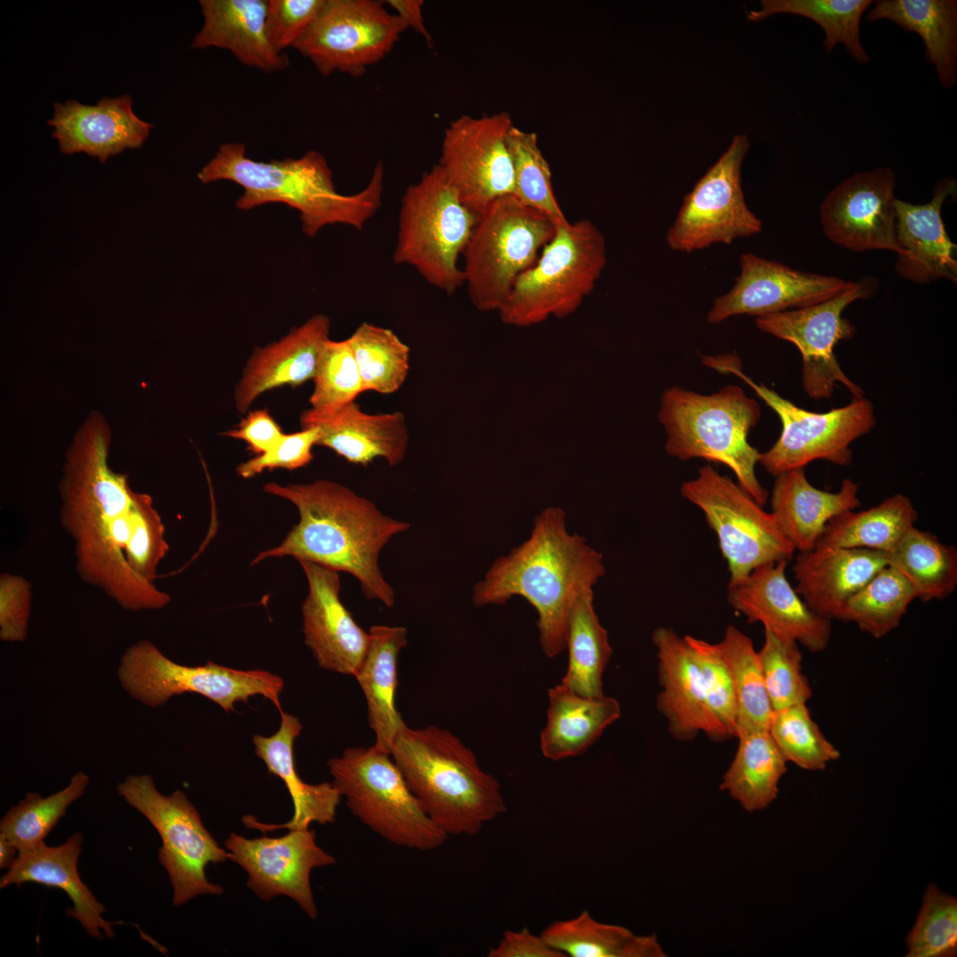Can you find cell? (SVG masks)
I'll list each match as a JSON object with an SVG mask.
<instances>
[{"mask_svg": "<svg viewBox=\"0 0 957 957\" xmlns=\"http://www.w3.org/2000/svg\"><path fill=\"white\" fill-rule=\"evenodd\" d=\"M111 440L105 417L92 412L66 454L60 521L83 581L126 611L159 610L170 602L154 584L169 548L165 527L152 498L110 468Z\"/></svg>", "mask_w": 957, "mask_h": 957, "instance_id": "cell-1", "label": "cell"}, {"mask_svg": "<svg viewBox=\"0 0 957 957\" xmlns=\"http://www.w3.org/2000/svg\"><path fill=\"white\" fill-rule=\"evenodd\" d=\"M263 490L295 505L300 521L279 545L260 552L251 564L287 556L313 562L348 572L366 598L394 605L395 592L383 576L378 556L394 535L410 527L408 522L385 515L369 499L332 480L268 482Z\"/></svg>", "mask_w": 957, "mask_h": 957, "instance_id": "cell-2", "label": "cell"}, {"mask_svg": "<svg viewBox=\"0 0 957 957\" xmlns=\"http://www.w3.org/2000/svg\"><path fill=\"white\" fill-rule=\"evenodd\" d=\"M603 555L566 528L558 507L541 510L530 536L506 556L496 558L473 587L477 607L525 598L538 614L541 649L555 657L566 649L569 615L575 599L605 575Z\"/></svg>", "mask_w": 957, "mask_h": 957, "instance_id": "cell-3", "label": "cell"}, {"mask_svg": "<svg viewBox=\"0 0 957 957\" xmlns=\"http://www.w3.org/2000/svg\"><path fill=\"white\" fill-rule=\"evenodd\" d=\"M197 177L203 183L230 181L241 186L244 191L236 201L240 210L269 203L297 209L303 233L313 237L332 224L362 230L382 206L385 168L377 161L365 188L343 195L337 191L332 171L319 152L266 162L249 158L244 144L228 143L218 148Z\"/></svg>", "mask_w": 957, "mask_h": 957, "instance_id": "cell-4", "label": "cell"}, {"mask_svg": "<svg viewBox=\"0 0 957 957\" xmlns=\"http://www.w3.org/2000/svg\"><path fill=\"white\" fill-rule=\"evenodd\" d=\"M391 756L425 813L448 836H475L507 811L497 779L448 730L407 726Z\"/></svg>", "mask_w": 957, "mask_h": 957, "instance_id": "cell-5", "label": "cell"}, {"mask_svg": "<svg viewBox=\"0 0 957 957\" xmlns=\"http://www.w3.org/2000/svg\"><path fill=\"white\" fill-rule=\"evenodd\" d=\"M760 416L758 401L736 385H726L711 394L670 387L663 393L658 410L670 455L727 465L739 486L763 506L768 493L755 471L760 453L748 441Z\"/></svg>", "mask_w": 957, "mask_h": 957, "instance_id": "cell-6", "label": "cell"}, {"mask_svg": "<svg viewBox=\"0 0 957 957\" xmlns=\"http://www.w3.org/2000/svg\"><path fill=\"white\" fill-rule=\"evenodd\" d=\"M606 240L590 220L557 224L536 262L516 281L499 310L502 323L525 327L564 318L595 289L606 266Z\"/></svg>", "mask_w": 957, "mask_h": 957, "instance_id": "cell-7", "label": "cell"}, {"mask_svg": "<svg viewBox=\"0 0 957 957\" xmlns=\"http://www.w3.org/2000/svg\"><path fill=\"white\" fill-rule=\"evenodd\" d=\"M327 766L351 813L385 841L428 852L448 838L425 813L389 752L374 745L350 747L331 758Z\"/></svg>", "mask_w": 957, "mask_h": 957, "instance_id": "cell-8", "label": "cell"}, {"mask_svg": "<svg viewBox=\"0 0 957 957\" xmlns=\"http://www.w3.org/2000/svg\"><path fill=\"white\" fill-rule=\"evenodd\" d=\"M556 226L549 215L514 195L496 199L478 216L463 253L462 269L469 297L478 310L499 312Z\"/></svg>", "mask_w": 957, "mask_h": 957, "instance_id": "cell-9", "label": "cell"}, {"mask_svg": "<svg viewBox=\"0 0 957 957\" xmlns=\"http://www.w3.org/2000/svg\"><path fill=\"white\" fill-rule=\"evenodd\" d=\"M477 219L435 165L402 196L393 261L414 268L427 283L453 294L464 284L458 258Z\"/></svg>", "mask_w": 957, "mask_h": 957, "instance_id": "cell-10", "label": "cell"}, {"mask_svg": "<svg viewBox=\"0 0 957 957\" xmlns=\"http://www.w3.org/2000/svg\"><path fill=\"white\" fill-rule=\"evenodd\" d=\"M703 362L744 381L778 416L782 431L775 443L760 453L759 463L773 476L805 468L815 460L838 466L852 463L851 444L868 434L876 424L873 404L865 397L828 412L817 413L795 405L764 384L745 375L735 354L704 356Z\"/></svg>", "mask_w": 957, "mask_h": 957, "instance_id": "cell-11", "label": "cell"}, {"mask_svg": "<svg viewBox=\"0 0 957 957\" xmlns=\"http://www.w3.org/2000/svg\"><path fill=\"white\" fill-rule=\"evenodd\" d=\"M118 794L143 814L161 839L158 858L167 872L172 903L182 906L198 895H221L223 888L206 875L207 864L224 863L229 852L222 848L201 817L180 790L160 793L149 774L128 775L117 785Z\"/></svg>", "mask_w": 957, "mask_h": 957, "instance_id": "cell-12", "label": "cell"}, {"mask_svg": "<svg viewBox=\"0 0 957 957\" xmlns=\"http://www.w3.org/2000/svg\"><path fill=\"white\" fill-rule=\"evenodd\" d=\"M117 678L132 698L152 708L164 705L175 696L197 693L227 712L235 711L236 702H247L257 695L282 711L279 696L284 683L280 676L261 669H233L212 661L205 665H180L148 640L126 649Z\"/></svg>", "mask_w": 957, "mask_h": 957, "instance_id": "cell-13", "label": "cell"}, {"mask_svg": "<svg viewBox=\"0 0 957 957\" xmlns=\"http://www.w3.org/2000/svg\"><path fill=\"white\" fill-rule=\"evenodd\" d=\"M681 493L703 511L715 532L727 562L728 584L740 581L762 564L792 558L795 549L772 514L710 465L701 467L696 478L684 482Z\"/></svg>", "mask_w": 957, "mask_h": 957, "instance_id": "cell-14", "label": "cell"}, {"mask_svg": "<svg viewBox=\"0 0 957 957\" xmlns=\"http://www.w3.org/2000/svg\"><path fill=\"white\" fill-rule=\"evenodd\" d=\"M749 147L746 136H735L684 197L666 233L671 250L689 253L717 243L729 245L761 232L762 222L747 206L742 189L741 167Z\"/></svg>", "mask_w": 957, "mask_h": 957, "instance_id": "cell-15", "label": "cell"}, {"mask_svg": "<svg viewBox=\"0 0 957 957\" xmlns=\"http://www.w3.org/2000/svg\"><path fill=\"white\" fill-rule=\"evenodd\" d=\"M408 28L376 0H324L315 19L293 46L323 75H362L382 60Z\"/></svg>", "mask_w": 957, "mask_h": 957, "instance_id": "cell-16", "label": "cell"}, {"mask_svg": "<svg viewBox=\"0 0 957 957\" xmlns=\"http://www.w3.org/2000/svg\"><path fill=\"white\" fill-rule=\"evenodd\" d=\"M869 281L853 285L823 302L756 317V326L775 338L792 343L802 356V385L813 400L829 399L837 383L844 385L852 399L864 397L863 390L842 370L834 353L841 340L852 338L856 329L843 316L847 306L867 299L872 292Z\"/></svg>", "mask_w": 957, "mask_h": 957, "instance_id": "cell-17", "label": "cell"}, {"mask_svg": "<svg viewBox=\"0 0 957 957\" xmlns=\"http://www.w3.org/2000/svg\"><path fill=\"white\" fill-rule=\"evenodd\" d=\"M513 125L507 112L463 115L445 129L439 163L462 203L476 215L494 201L515 194L507 136Z\"/></svg>", "mask_w": 957, "mask_h": 957, "instance_id": "cell-18", "label": "cell"}, {"mask_svg": "<svg viewBox=\"0 0 957 957\" xmlns=\"http://www.w3.org/2000/svg\"><path fill=\"white\" fill-rule=\"evenodd\" d=\"M313 829L289 830L282 836L246 838L230 833L224 846L229 860L248 875L246 886L268 901L277 896L291 898L311 919L318 916L312 892L313 869L336 863V859L315 841Z\"/></svg>", "mask_w": 957, "mask_h": 957, "instance_id": "cell-19", "label": "cell"}, {"mask_svg": "<svg viewBox=\"0 0 957 957\" xmlns=\"http://www.w3.org/2000/svg\"><path fill=\"white\" fill-rule=\"evenodd\" d=\"M733 287L713 300L706 320L720 323L729 317H756L815 305L837 296L854 282L802 272L751 253L739 258Z\"/></svg>", "mask_w": 957, "mask_h": 957, "instance_id": "cell-20", "label": "cell"}, {"mask_svg": "<svg viewBox=\"0 0 957 957\" xmlns=\"http://www.w3.org/2000/svg\"><path fill=\"white\" fill-rule=\"evenodd\" d=\"M896 175L878 167L852 175L820 206L825 235L853 252L887 250L901 254L896 237Z\"/></svg>", "mask_w": 957, "mask_h": 957, "instance_id": "cell-21", "label": "cell"}, {"mask_svg": "<svg viewBox=\"0 0 957 957\" xmlns=\"http://www.w3.org/2000/svg\"><path fill=\"white\" fill-rule=\"evenodd\" d=\"M787 564H762L728 584L727 601L748 622H761L765 629L809 651H823L831 638V620L812 611L791 587L785 574Z\"/></svg>", "mask_w": 957, "mask_h": 957, "instance_id": "cell-22", "label": "cell"}, {"mask_svg": "<svg viewBox=\"0 0 957 957\" xmlns=\"http://www.w3.org/2000/svg\"><path fill=\"white\" fill-rule=\"evenodd\" d=\"M299 563L308 585L301 606L305 643L321 668L354 675L365 657L370 633L340 600L339 572L309 561Z\"/></svg>", "mask_w": 957, "mask_h": 957, "instance_id": "cell-23", "label": "cell"}, {"mask_svg": "<svg viewBox=\"0 0 957 957\" xmlns=\"http://www.w3.org/2000/svg\"><path fill=\"white\" fill-rule=\"evenodd\" d=\"M300 419L301 428L318 427L317 446L331 449L351 463L367 466L384 458L395 466L405 458L409 437L405 416L400 411L368 414L353 401L328 411L310 408Z\"/></svg>", "mask_w": 957, "mask_h": 957, "instance_id": "cell-24", "label": "cell"}, {"mask_svg": "<svg viewBox=\"0 0 957 957\" xmlns=\"http://www.w3.org/2000/svg\"><path fill=\"white\" fill-rule=\"evenodd\" d=\"M48 124L61 152H85L105 162L126 149L141 147L152 124L140 120L132 110L128 95L103 97L95 105L75 100L55 103Z\"/></svg>", "mask_w": 957, "mask_h": 957, "instance_id": "cell-25", "label": "cell"}, {"mask_svg": "<svg viewBox=\"0 0 957 957\" xmlns=\"http://www.w3.org/2000/svg\"><path fill=\"white\" fill-rule=\"evenodd\" d=\"M956 181L945 177L938 182L931 200L913 205L895 201L896 237L901 249L895 268L902 277L918 284L939 279L956 282V245L950 240L941 217L944 201L956 194Z\"/></svg>", "mask_w": 957, "mask_h": 957, "instance_id": "cell-26", "label": "cell"}, {"mask_svg": "<svg viewBox=\"0 0 957 957\" xmlns=\"http://www.w3.org/2000/svg\"><path fill=\"white\" fill-rule=\"evenodd\" d=\"M331 321L317 314L279 340L255 347L234 391L239 413H245L262 393L283 385L297 386L313 379Z\"/></svg>", "mask_w": 957, "mask_h": 957, "instance_id": "cell-27", "label": "cell"}, {"mask_svg": "<svg viewBox=\"0 0 957 957\" xmlns=\"http://www.w3.org/2000/svg\"><path fill=\"white\" fill-rule=\"evenodd\" d=\"M887 564L884 552L817 546L798 554L795 590L815 613L840 620L847 600Z\"/></svg>", "mask_w": 957, "mask_h": 957, "instance_id": "cell-28", "label": "cell"}, {"mask_svg": "<svg viewBox=\"0 0 957 957\" xmlns=\"http://www.w3.org/2000/svg\"><path fill=\"white\" fill-rule=\"evenodd\" d=\"M83 837L74 833L62 844L48 846L44 842L39 845L19 852L12 867L0 878V889L25 883H35L64 891L73 907L66 914L76 919L95 939H102L103 930L107 938L115 936L113 926L123 922H108L104 919L105 907L97 901L89 888L81 880L77 870L78 858L82 852Z\"/></svg>", "mask_w": 957, "mask_h": 957, "instance_id": "cell-29", "label": "cell"}, {"mask_svg": "<svg viewBox=\"0 0 957 957\" xmlns=\"http://www.w3.org/2000/svg\"><path fill=\"white\" fill-rule=\"evenodd\" d=\"M652 642L658 659L657 696L658 711L665 716L672 735L690 741L710 728L707 688L697 660L684 637L672 628L655 629Z\"/></svg>", "mask_w": 957, "mask_h": 957, "instance_id": "cell-30", "label": "cell"}, {"mask_svg": "<svg viewBox=\"0 0 957 957\" xmlns=\"http://www.w3.org/2000/svg\"><path fill=\"white\" fill-rule=\"evenodd\" d=\"M775 477L770 513L782 533L799 552L815 548L832 517L860 506L858 484L850 478L844 479L840 489L831 493L811 485L804 468Z\"/></svg>", "mask_w": 957, "mask_h": 957, "instance_id": "cell-31", "label": "cell"}, {"mask_svg": "<svg viewBox=\"0 0 957 957\" xmlns=\"http://www.w3.org/2000/svg\"><path fill=\"white\" fill-rule=\"evenodd\" d=\"M204 22L191 47L230 51L251 67L266 73L286 68L289 59L277 52L266 30L268 0H200Z\"/></svg>", "mask_w": 957, "mask_h": 957, "instance_id": "cell-32", "label": "cell"}, {"mask_svg": "<svg viewBox=\"0 0 957 957\" xmlns=\"http://www.w3.org/2000/svg\"><path fill=\"white\" fill-rule=\"evenodd\" d=\"M365 657L354 673L367 705L374 746L391 754L393 745L407 727L396 707L398 657L407 645L404 626H372Z\"/></svg>", "mask_w": 957, "mask_h": 957, "instance_id": "cell-33", "label": "cell"}, {"mask_svg": "<svg viewBox=\"0 0 957 957\" xmlns=\"http://www.w3.org/2000/svg\"><path fill=\"white\" fill-rule=\"evenodd\" d=\"M549 704L540 747L555 761L583 754L621 712L613 697L582 696L561 682L549 689Z\"/></svg>", "mask_w": 957, "mask_h": 957, "instance_id": "cell-34", "label": "cell"}, {"mask_svg": "<svg viewBox=\"0 0 957 957\" xmlns=\"http://www.w3.org/2000/svg\"><path fill=\"white\" fill-rule=\"evenodd\" d=\"M868 21L888 19L921 36L927 60L933 64L940 84L952 88L957 80V1L878 0Z\"/></svg>", "mask_w": 957, "mask_h": 957, "instance_id": "cell-35", "label": "cell"}, {"mask_svg": "<svg viewBox=\"0 0 957 957\" xmlns=\"http://www.w3.org/2000/svg\"><path fill=\"white\" fill-rule=\"evenodd\" d=\"M736 737L737 751L720 789L749 813L763 810L777 798L787 761L768 729L742 732Z\"/></svg>", "mask_w": 957, "mask_h": 957, "instance_id": "cell-36", "label": "cell"}, {"mask_svg": "<svg viewBox=\"0 0 957 957\" xmlns=\"http://www.w3.org/2000/svg\"><path fill=\"white\" fill-rule=\"evenodd\" d=\"M918 514L909 497L895 494L861 511L850 510L832 517L817 546L863 549L887 553L914 525Z\"/></svg>", "mask_w": 957, "mask_h": 957, "instance_id": "cell-37", "label": "cell"}, {"mask_svg": "<svg viewBox=\"0 0 957 957\" xmlns=\"http://www.w3.org/2000/svg\"><path fill=\"white\" fill-rule=\"evenodd\" d=\"M541 935L565 957L666 956L655 934L639 936L626 927L600 922L587 910L553 922Z\"/></svg>", "mask_w": 957, "mask_h": 957, "instance_id": "cell-38", "label": "cell"}, {"mask_svg": "<svg viewBox=\"0 0 957 957\" xmlns=\"http://www.w3.org/2000/svg\"><path fill=\"white\" fill-rule=\"evenodd\" d=\"M885 555L888 564L907 580L916 598L923 602L942 600L954 592L957 550L933 533L914 525Z\"/></svg>", "mask_w": 957, "mask_h": 957, "instance_id": "cell-39", "label": "cell"}, {"mask_svg": "<svg viewBox=\"0 0 957 957\" xmlns=\"http://www.w3.org/2000/svg\"><path fill=\"white\" fill-rule=\"evenodd\" d=\"M593 599V589H588L572 606L566 635L569 661L561 681L586 696L603 695V674L612 654L607 631L599 621Z\"/></svg>", "mask_w": 957, "mask_h": 957, "instance_id": "cell-40", "label": "cell"}, {"mask_svg": "<svg viewBox=\"0 0 957 957\" xmlns=\"http://www.w3.org/2000/svg\"><path fill=\"white\" fill-rule=\"evenodd\" d=\"M729 672L736 702V735L768 729L774 715L759 663L750 637L735 626H727L717 643Z\"/></svg>", "mask_w": 957, "mask_h": 957, "instance_id": "cell-41", "label": "cell"}, {"mask_svg": "<svg viewBox=\"0 0 957 957\" xmlns=\"http://www.w3.org/2000/svg\"><path fill=\"white\" fill-rule=\"evenodd\" d=\"M761 8L751 11L748 19L758 21L778 13H790L807 18L818 24L824 33L823 46L829 53L843 44L851 57L860 63L869 61L860 38V20L870 0H762Z\"/></svg>", "mask_w": 957, "mask_h": 957, "instance_id": "cell-42", "label": "cell"}, {"mask_svg": "<svg viewBox=\"0 0 957 957\" xmlns=\"http://www.w3.org/2000/svg\"><path fill=\"white\" fill-rule=\"evenodd\" d=\"M915 593L907 580L887 564L845 603L840 620L882 638L899 626Z\"/></svg>", "mask_w": 957, "mask_h": 957, "instance_id": "cell-43", "label": "cell"}, {"mask_svg": "<svg viewBox=\"0 0 957 957\" xmlns=\"http://www.w3.org/2000/svg\"><path fill=\"white\" fill-rule=\"evenodd\" d=\"M364 392L391 394L404 384L410 348L390 329L362 323L347 338Z\"/></svg>", "mask_w": 957, "mask_h": 957, "instance_id": "cell-44", "label": "cell"}, {"mask_svg": "<svg viewBox=\"0 0 957 957\" xmlns=\"http://www.w3.org/2000/svg\"><path fill=\"white\" fill-rule=\"evenodd\" d=\"M89 782V775L79 771L71 777L66 787L48 797L27 792L1 819L0 835L19 852L39 845L66 814L68 806L84 794Z\"/></svg>", "mask_w": 957, "mask_h": 957, "instance_id": "cell-45", "label": "cell"}, {"mask_svg": "<svg viewBox=\"0 0 957 957\" xmlns=\"http://www.w3.org/2000/svg\"><path fill=\"white\" fill-rule=\"evenodd\" d=\"M507 144L514 172V196L523 204L546 214L556 223H566L568 220L553 191L550 166L539 147L537 135L513 124Z\"/></svg>", "mask_w": 957, "mask_h": 957, "instance_id": "cell-46", "label": "cell"}, {"mask_svg": "<svg viewBox=\"0 0 957 957\" xmlns=\"http://www.w3.org/2000/svg\"><path fill=\"white\" fill-rule=\"evenodd\" d=\"M768 732L786 761L805 770H824L841 755L812 719L805 704L774 712Z\"/></svg>", "mask_w": 957, "mask_h": 957, "instance_id": "cell-47", "label": "cell"}, {"mask_svg": "<svg viewBox=\"0 0 957 957\" xmlns=\"http://www.w3.org/2000/svg\"><path fill=\"white\" fill-rule=\"evenodd\" d=\"M758 654L774 712L806 704L813 692L802 672V655L798 642L765 629L764 644Z\"/></svg>", "mask_w": 957, "mask_h": 957, "instance_id": "cell-48", "label": "cell"}, {"mask_svg": "<svg viewBox=\"0 0 957 957\" xmlns=\"http://www.w3.org/2000/svg\"><path fill=\"white\" fill-rule=\"evenodd\" d=\"M281 712L278 730L270 736L255 734L253 743L255 754L266 765L269 774L280 778L293 803V813L308 811L315 803L319 792L318 784L305 782L298 774L293 747L303 726L300 720L290 713Z\"/></svg>", "mask_w": 957, "mask_h": 957, "instance_id": "cell-49", "label": "cell"}, {"mask_svg": "<svg viewBox=\"0 0 957 957\" xmlns=\"http://www.w3.org/2000/svg\"><path fill=\"white\" fill-rule=\"evenodd\" d=\"M311 408L328 411L355 401L364 392L348 339L325 343L312 379Z\"/></svg>", "mask_w": 957, "mask_h": 957, "instance_id": "cell-50", "label": "cell"}, {"mask_svg": "<svg viewBox=\"0 0 957 957\" xmlns=\"http://www.w3.org/2000/svg\"><path fill=\"white\" fill-rule=\"evenodd\" d=\"M692 650L707 688L710 728L707 736L722 742L736 737V702L732 680L717 643L684 636Z\"/></svg>", "mask_w": 957, "mask_h": 957, "instance_id": "cell-51", "label": "cell"}, {"mask_svg": "<svg viewBox=\"0 0 957 957\" xmlns=\"http://www.w3.org/2000/svg\"><path fill=\"white\" fill-rule=\"evenodd\" d=\"M906 944L909 957H941L956 953V899L930 884Z\"/></svg>", "mask_w": 957, "mask_h": 957, "instance_id": "cell-52", "label": "cell"}, {"mask_svg": "<svg viewBox=\"0 0 957 957\" xmlns=\"http://www.w3.org/2000/svg\"><path fill=\"white\" fill-rule=\"evenodd\" d=\"M324 0H268L266 30L279 53L292 47L306 34Z\"/></svg>", "mask_w": 957, "mask_h": 957, "instance_id": "cell-53", "label": "cell"}, {"mask_svg": "<svg viewBox=\"0 0 957 957\" xmlns=\"http://www.w3.org/2000/svg\"><path fill=\"white\" fill-rule=\"evenodd\" d=\"M318 427L301 428V431L286 434L268 451L240 463L238 476L248 478L266 470H296L307 465L313 459V447L317 446Z\"/></svg>", "mask_w": 957, "mask_h": 957, "instance_id": "cell-54", "label": "cell"}, {"mask_svg": "<svg viewBox=\"0 0 957 957\" xmlns=\"http://www.w3.org/2000/svg\"><path fill=\"white\" fill-rule=\"evenodd\" d=\"M32 587L23 577L0 575V639L23 642L27 636L32 611Z\"/></svg>", "mask_w": 957, "mask_h": 957, "instance_id": "cell-55", "label": "cell"}, {"mask_svg": "<svg viewBox=\"0 0 957 957\" xmlns=\"http://www.w3.org/2000/svg\"><path fill=\"white\" fill-rule=\"evenodd\" d=\"M283 430L267 408L250 411L223 436L245 441L255 455H261L275 447L284 436Z\"/></svg>", "mask_w": 957, "mask_h": 957, "instance_id": "cell-56", "label": "cell"}, {"mask_svg": "<svg viewBox=\"0 0 957 957\" xmlns=\"http://www.w3.org/2000/svg\"><path fill=\"white\" fill-rule=\"evenodd\" d=\"M488 957H565L543 938L524 927L518 931L507 930L496 947H490Z\"/></svg>", "mask_w": 957, "mask_h": 957, "instance_id": "cell-57", "label": "cell"}, {"mask_svg": "<svg viewBox=\"0 0 957 957\" xmlns=\"http://www.w3.org/2000/svg\"><path fill=\"white\" fill-rule=\"evenodd\" d=\"M386 3L408 27L413 28L430 47L432 46V38L425 27L422 12L423 0H388Z\"/></svg>", "mask_w": 957, "mask_h": 957, "instance_id": "cell-58", "label": "cell"}, {"mask_svg": "<svg viewBox=\"0 0 957 957\" xmlns=\"http://www.w3.org/2000/svg\"><path fill=\"white\" fill-rule=\"evenodd\" d=\"M19 850L4 836L0 835V868L10 869L14 864Z\"/></svg>", "mask_w": 957, "mask_h": 957, "instance_id": "cell-59", "label": "cell"}]
</instances>
